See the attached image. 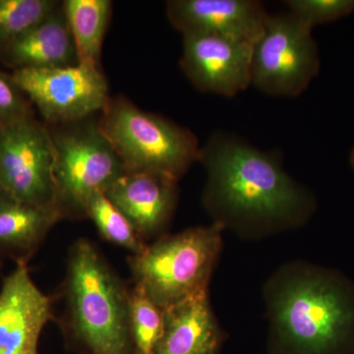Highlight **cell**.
I'll return each instance as SVG.
<instances>
[{
  "label": "cell",
  "instance_id": "6da1fadb",
  "mask_svg": "<svg viewBox=\"0 0 354 354\" xmlns=\"http://www.w3.org/2000/svg\"><path fill=\"white\" fill-rule=\"evenodd\" d=\"M202 202L213 223L247 241L304 227L317 211L314 193L286 171L281 155L227 131L201 147Z\"/></svg>",
  "mask_w": 354,
  "mask_h": 354
},
{
  "label": "cell",
  "instance_id": "7a4b0ae2",
  "mask_svg": "<svg viewBox=\"0 0 354 354\" xmlns=\"http://www.w3.org/2000/svg\"><path fill=\"white\" fill-rule=\"evenodd\" d=\"M272 354H354V281L306 261L279 267L263 286Z\"/></svg>",
  "mask_w": 354,
  "mask_h": 354
},
{
  "label": "cell",
  "instance_id": "3957f363",
  "mask_svg": "<svg viewBox=\"0 0 354 354\" xmlns=\"http://www.w3.org/2000/svg\"><path fill=\"white\" fill-rule=\"evenodd\" d=\"M55 318L67 341L84 354H135L130 335V288L97 247L80 239L70 247Z\"/></svg>",
  "mask_w": 354,
  "mask_h": 354
},
{
  "label": "cell",
  "instance_id": "277c9868",
  "mask_svg": "<svg viewBox=\"0 0 354 354\" xmlns=\"http://www.w3.org/2000/svg\"><path fill=\"white\" fill-rule=\"evenodd\" d=\"M223 232L212 223L158 237L143 253L128 258L134 286L162 310L209 291Z\"/></svg>",
  "mask_w": 354,
  "mask_h": 354
},
{
  "label": "cell",
  "instance_id": "5b68a950",
  "mask_svg": "<svg viewBox=\"0 0 354 354\" xmlns=\"http://www.w3.org/2000/svg\"><path fill=\"white\" fill-rule=\"evenodd\" d=\"M97 123L127 171L158 172L179 181L199 162L201 146L190 130L127 100H109Z\"/></svg>",
  "mask_w": 354,
  "mask_h": 354
},
{
  "label": "cell",
  "instance_id": "8992f818",
  "mask_svg": "<svg viewBox=\"0 0 354 354\" xmlns=\"http://www.w3.org/2000/svg\"><path fill=\"white\" fill-rule=\"evenodd\" d=\"M53 132L57 205L64 218H85L88 203L125 171L124 165L99 127L82 120Z\"/></svg>",
  "mask_w": 354,
  "mask_h": 354
},
{
  "label": "cell",
  "instance_id": "52a82bcc",
  "mask_svg": "<svg viewBox=\"0 0 354 354\" xmlns=\"http://www.w3.org/2000/svg\"><path fill=\"white\" fill-rule=\"evenodd\" d=\"M321 68L312 29L286 12L270 14L253 44L251 86L272 97L304 94Z\"/></svg>",
  "mask_w": 354,
  "mask_h": 354
},
{
  "label": "cell",
  "instance_id": "ba28073f",
  "mask_svg": "<svg viewBox=\"0 0 354 354\" xmlns=\"http://www.w3.org/2000/svg\"><path fill=\"white\" fill-rule=\"evenodd\" d=\"M55 157L50 130L34 115L0 127V191L20 201L58 209Z\"/></svg>",
  "mask_w": 354,
  "mask_h": 354
},
{
  "label": "cell",
  "instance_id": "9c48e42d",
  "mask_svg": "<svg viewBox=\"0 0 354 354\" xmlns=\"http://www.w3.org/2000/svg\"><path fill=\"white\" fill-rule=\"evenodd\" d=\"M30 102L50 123H75L104 111L109 86L100 66L78 64L55 68L14 70L10 74Z\"/></svg>",
  "mask_w": 354,
  "mask_h": 354
},
{
  "label": "cell",
  "instance_id": "30bf717a",
  "mask_svg": "<svg viewBox=\"0 0 354 354\" xmlns=\"http://www.w3.org/2000/svg\"><path fill=\"white\" fill-rule=\"evenodd\" d=\"M183 36L180 68L200 92L234 97L250 87L252 44L202 32Z\"/></svg>",
  "mask_w": 354,
  "mask_h": 354
},
{
  "label": "cell",
  "instance_id": "8fae6325",
  "mask_svg": "<svg viewBox=\"0 0 354 354\" xmlns=\"http://www.w3.org/2000/svg\"><path fill=\"white\" fill-rule=\"evenodd\" d=\"M55 297L44 295L26 263H17L0 290V354H39L41 330L55 321Z\"/></svg>",
  "mask_w": 354,
  "mask_h": 354
},
{
  "label": "cell",
  "instance_id": "7c38bea8",
  "mask_svg": "<svg viewBox=\"0 0 354 354\" xmlns=\"http://www.w3.org/2000/svg\"><path fill=\"white\" fill-rule=\"evenodd\" d=\"M106 196L147 242L167 234L178 201V181L158 172L127 171Z\"/></svg>",
  "mask_w": 354,
  "mask_h": 354
},
{
  "label": "cell",
  "instance_id": "4fadbf2b",
  "mask_svg": "<svg viewBox=\"0 0 354 354\" xmlns=\"http://www.w3.org/2000/svg\"><path fill=\"white\" fill-rule=\"evenodd\" d=\"M269 12L257 0H171L167 16L181 35L213 34L254 44Z\"/></svg>",
  "mask_w": 354,
  "mask_h": 354
},
{
  "label": "cell",
  "instance_id": "5bb4252c",
  "mask_svg": "<svg viewBox=\"0 0 354 354\" xmlns=\"http://www.w3.org/2000/svg\"><path fill=\"white\" fill-rule=\"evenodd\" d=\"M227 339L209 291L164 310V325L153 354H218Z\"/></svg>",
  "mask_w": 354,
  "mask_h": 354
},
{
  "label": "cell",
  "instance_id": "9a60e30c",
  "mask_svg": "<svg viewBox=\"0 0 354 354\" xmlns=\"http://www.w3.org/2000/svg\"><path fill=\"white\" fill-rule=\"evenodd\" d=\"M0 60L14 70L55 68L78 64L64 6L0 50Z\"/></svg>",
  "mask_w": 354,
  "mask_h": 354
},
{
  "label": "cell",
  "instance_id": "2e32d148",
  "mask_svg": "<svg viewBox=\"0 0 354 354\" xmlns=\"http://www.w3.org/2000/svg\"><path fill=\"white\" fill-rule=\"evenodd\" d=\"M62 218L57 209L20 201L0 191V258L28 264Z\"/></svg>",
  "mask_w": 354,
  "mask_h": 354
},
{
  "label": "cell",
  "instance_id": "e0dca14e",
  "mask_svg": "<svg viewBox=\"0 0 354 354\" xmlns=\"http://www.w3.org/2000/svg\"><path fill=\"white\" fill-rule=\"evenodd\" d=\"M62 6L75 44L79 64L99 66L113 2L109 0H66Z\"/></svg>",
  "mask_w": 354,
  "mask_h": 354
},
{
  "label": "cell",
  "instance_id": "ac0fdd59",
  "mask_svg": "<svg viewBox=\"0 0 354 354\" xmlns=\"http://www.w3.org/2000/svg\"><path fill=\"white\" fill-rule=\"evenodd\" d=\"M86 218L92 220L102 239L127 249L132 253L131 255L143 253L148 246L130 221L109 201L104 193L93 197L88 203Z\"/></svg>",
  "mask_w": 354,
  "mask_h": 354
},
{
  "label": "cell",
  "instance_id": "d6986e66",
  "mask_svg": "<svg viewBox=\"0 0 354 354\" xmlns=\"http://www.w3.org/2000/svg\"><path fill=\"white\" fill-rule=\"evenodd\" d=\"M164 325V310L153 304L145 292L130 288V335L135 354H153Z\"/></svg>",
  "mask_w": 354,
  "mask_h": 354
},
{
  "label": "cell",
  "instance_id": "ffe728a7",
  "mask_svg": "<svg viewBox=\"0 0 354 354\" xmlns=\"http://www.w3.org/2000/svg\"><path fill=\"white\" fill-rule=\"evenodd\" d=\"M53 0H0V50L57 8Z\"/></svg>",
  "mask_w": 354,
  "mask_h": 354
},
{
  "label": "cell",
  "instance_id": "44dd1931",
  "mask_svg": "<svg viewBox=\"0 0 354 354\" xmlns=\"http://www.w3.org/2000/svg\"><path fill=\"white\" fill-rule=\"evenodd\" d=\"M285 4L288 12L312 30L354 11V0H286Z\"/></svg>",
  "mask_w": 354,
  "mask_h": 354
},
{
  "label": "cell",
  "instance_id": "7402d4cb",
  "mask_svg": "<svg viewBox=\"0 0 354 354\" xmlns=\"http://www.w3.org/2000/svg\"><path fill=\"white\" fill-rule=\"evenodd\" d=\"M32 115L29 100L10 74L0 70V127Z\"/></svg>",
  "mask_w": 354,
  "mask_h": 354
},
{
  "label": "cell",
  "instance_id": "603a6c76",
  "mask_svg": "<svg viewBox=\"0 0 354 354\" xmlns=\"http://www.w3.org/2000/svg\"><path fill=\"white\" fill-rule=\"evenodd\" d=\"M349 164H351L354 171V145L351 148V153H349Z\"/></svg>",
  "mask_w": 354,
  "mask_h": 354
},
{
  "label": "cell",
  "instance_id": "cb8c5ba5",
  "mask_svg": "<svg viewBox=\"0 0 354 354\" xmlns=\"http://www.w3.org/2000/svg\"><path fill=\"white\" fill-rule=\"evenodd\" d=\"M2 262H1V258H0V267H1Z\"/></svg>",
  "mask_w": 354,
  "mask_h": 354
}]
</instances>
